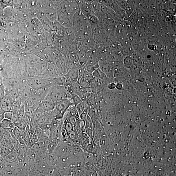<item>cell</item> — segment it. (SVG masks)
<instances>
[{"label": "cell", "mask_w": 176, "mask_h": 176, "mask_svg": "<svg viewBox=\"0 0 176 176\" xmlns=\"http://www.w3.org/2000/svg\"><path fill=\"white\" fill-rule=\"evenodd\" d=\"M25 64L24 77L28 78L41 76L45 71L47 63L39 56L28 54L24 56Z\"/></svg>", "instance_id": "obj_1"}, {"label": "cell", "mask_w": 176, "mask_h": 176, "mask_svg": "<svg viewBox=\"0 0 176 176\" xmlns=\"http://www.w3.org/2000/svg\"><path fill=\"white\" fill-rule=\"evenodd\" d=\"M71 94L68 92L67 87L55 85L50 88L44 100L56 103L67 99L71 100Z\"/></svg>", "instance_id": "obj_2"}, {"label": "cell", "mask_w": 176, "mask_h": 176, "mask_svg": "<svg viewBox=\"0 0 176 176\" xmlns=\"http://www.w3.org/2000/svg\"><path fill=\"white\" fill-rule=\"evenodd\" d=\"M26 79L27 84L36 91L44 89H49L56 85L54 79L41 76L26 78Z\"/></svg>", "instance_id": "obj_3"}, {"label": "cell", "mask_w": 176, "mask_h": 176, "mask_svg": "<svg viewBox=\"0 0 176 176\" xmlns=\"http://www.w3.org/2000/svg\"><path fill=\"white\" fill-rule=\"evenodd\" d=\"M79 11L78 1H62L58 8L59 13L71 16Z\"/></svg>", "instance_id": "obj_4"}, {"label": "cell", "mask_w": 176, "mask_h": 176, "mask_svg": "<svg viewBox=\"0 0 176 176\" xmlns=\"http://www.w3.org/2000/svg\"><path fill=\"white\" fill-rule=\"evenodd\" d=\"M73 27L77 31L83 29L91 30L87 18L80 11L73 16Z\"/></svg>", "instance_id": "obj_5"}, {"label": "cell", "mask_w": 176, "mask_h": 176, "mask_svg": "<svg viewBox=\"0 0 176 176\" xmlns=\"http://www.w3.org/2000/svg\"><path fill=\"white\" fill-rule=\"evenodd\" d=\"M73 105L71 100L67 99L56 103L55 108L53 110L54 118L61 120L64 117L68 108Z\"/></svg>", "instance_id": "obj_6"}, {"label": "cell", "mask_w": 176, "mask_h": 176, "mask_svg": "<svg viewBox=\"0 0 176 176\" xmlns=\"http://www.w3.org/2000/svg\"><path fill=\"white\" fill-rule=\"evenodd\" d=\"M120 50H116L107 54L105 60L112 67L117 68L120 64L122 58Z\"/></svg>", "instance_id": "obj_7"}, {"label": "cell", "mask_w": 176, "mask_h": 176, "mask_svg": "<svg viewBox=\"0 0 176 176\" xmlns=\"http://www.w3.org/2000/svg\"><path fill=\"white\" fill-rule=\"evenodd\" d=\"M63 75L55 64L48 63L45 72L41 77L53 79L63 76Z\"/></svg>", "instance_id": "obj_8"}, {"label": "cell", "mask_w": 176, "mask_h": 176, "mask_svg": "<svg viewBox=\"0 0 176 176\" xmlns=\"http://www.w3.org/2000/svg\"><path fill=\"white\" fill-rule=\"evenodd\" d=\"M78 73V69L75 67L69 70L64 75L67 80L66 87H68L77 83Z\"/></svg>", "instance_id": "obj_9"}, {"label": "cell", "mask_w": 176, "mask_h": 176, "mask_svg": "<svg viewBox=\"0 0 176 176\" xmlns=\"http://www.w3.org/2000/svg\"><path fill=\"white\" fill-rule=\"evenodd\" d=\"M15 101L8 93H5L4 97L0 100V105L4 112L11 111Z\"/></svg>", "instance_id": "obj_10"}, {"label": "cell", "mask_w": 176, "mask_h": 176, "mask_svg": "<svg viewBox=\"0 0 176 176\" xmlns=\"http://www.w3.org/2000/svg\"><path fill=\"white\" fill-rule=\"evenodd\" d=\"M73 16L58 12L57 22L64 28L73 27Z\"/></svg>", "instance_id": "obj_11"}, {"label": "cell", "mask_w": 176, "mask_h": 176, "mask_svg": "<svg viewBox=\"0 0 176 176\" xmlns=\"http://www.w3.org/2000/svg\"><path fill=\"white\" fill-rule=\"evenodd\" d=\"M79 60L78 63L81 66H86L87 62L92 51L88 50L83 46H80L79 49Z\"/></svg>", "instance_id": "obj_12"}, {"label": "cell", "mask_w": 176, "mask_h": 176, "mask_svg": "<svg viewBox=\"0 0 176 176\" xmlns=\"http://www.w3.org/2000/svg\"><path fill=\"white\" fill-rule=\"evenodd\" d=\"M80 11L87 18L91 15V1H78Z\"/></svg>", "instance_id": "obj_13"}, {"label": "cell", "mask_w": 176, "mask_h": 176, "mask_svg": "<svg viewBox=\"0 0 176 176\" xmlns=\"http://www.w3.org/2000/svg\"><path fill=\"white\" fill-rule=\"evenodd\" d=\"M92 35L91 30L83 29L77 31L75 34V40L81 43Z\"/></svg>", "instance_id": "obj_14"}, {"label": "cell", "mask_w": 176, "mask_h": 176, "mask_svg": "<svg viewBox=\"0 0 176 176\" xmlns=\"http://www.w3.org/2000/svg\"><path fill=\"white\" fill-rule=\"evenodd\" d=\"M56 103L43 100L37 108L43 112L53 111L55 109Z\"/></svg>", "instance_id": "obj_15"}, {"label": "cell", "mask_w": 176, "mask_h": 176, "mask_svg": "<svg viewBox=\"0 0 176 176\" xmlns=\"http://www.w3.org/2000/svg\"><path fill=\"white\" fill-rule=\"evenodd\" d=\"M81 45L85 48L92 51L95 49L97 43L94 40L93 35L88 37L82 42H81Z\"/></svg>", "instance_id": "obj_16"}, {"label": "cell", "mask_w": 176, "mask_h": 176, "mask_svg": "<svg viewBox=\"0 0 176 176\" xmlns=\"http://www.w3.org/2000/svg\"><path fill=\"white\" fill-rule=\"evenodd\" d=\"M55 64L64 75H65L68 71L64 56L56 60Z\"/></svg>", "instance_id": "obj_17"}, {"label": "cell", "mask_w": 176, "mask_h": 176, "mask_svg": "<svg viewBox=\"0 0 176 176\" xmlns=\"http://www.w3.org/2000/svg\"><path fill=\"white\" fill-rule=\"evenodd\" d=\"M102 59V58L99 54L93 50L88 60L86 65L88 64L94 65H99V61Z\"/></svg>", "instance_id": "obj_18"}, {"label": "cell", "mask_w": 176, "mask_h": 176, "mask_svg": "<svg viewBox=\"0 0 176 176\" xmlns=\"http://www.w3.org/2000/svg\"><path fill=\"white\" fill-rule=\"evenodd\" d=\"M75 64H77L79 61V55L78 50L69 51L67 55ZM66 55V56H67Z\"/></svg>", "instance_id": "obj_19"}, {"label": "cell", "mask_w": 176, "mask_h": 176, "mask_svg": "<svg viewBox=\"0 0 176 176\" xmlns=\"http://www.w3.org/2000/svg\"><path fill=\"white\" fill-rule=\"evenodd\" d=\"M0 127L4 129H14L15 127L13 121L4 118L0 124Z\"/></svg>", "instance_id": "obj_20"}, {"label": "cell", "mask_w": 176, "mask_h": 176, "mask_svg": "<svg viewBox=\"0 0 176 176\" xmlns=\"http://www.w3.org/2000/svg\"><path fill=\"white\" fill-rule=\"evenodd\" d=\"M13 122L15 127L20 130H24L27 127V123L21 118L17 117Z\"/></svg>", "instance_id": "obj_21"}, {"label": "cell", "mask_w": 176, "mask_h": 176, "mask_svg": "<svg viewBox=\"0 0 176 176\" xmlns=\"http://www.w3.org/2000/svg\"><path fill=\"white\" fill-rule=\"evenodd\" d=\"M93 77L99 79L100 80L105 79L107 75L99 68H97L92 73Z\"/></svg>", "instance_id": "obj_22"}, {"label": "cell", "mask_w": 176, "mask_h": 176, "mask_svg": "<svg viewBox=\"0 0 176 176\" xmlns=\"http://www.w3.org/2000/svg\"><path fill=\"white\" fill-rule=\"evenodd\" d=\"M87 18L91 28L97 26L100 23L99 19L95 15H91Z\"/></svg>", "instance_id": "obj_23"}, {"label": "cell", "mask_w": 176, "mask_h": 176, "mask_svg": "<svg viewBox=\"0 0 176 176\" xmlns=\"http://www.w3.org/2000/svg\"><path fill=\"white\" fill-rule=\"evenodd\" d=\"M53 79L56 85L63 86H66L67 80L64 75Z\"/></svg>", "instance_id": "obj_24"}, {"label": "cell", "mask_w": 176, "mask_h": 176, "mask_svg": "<svg viewBox=\"0 0 176 176\" xmlns=\"http://www.w3.org/2000/svg\"><path fill=\"white\" fill-rule=\"evenodd\" d=\"M17 154L15 152H12L5 157L4 161L11 162L15 161L17 158Z\"/></svg>", "instance_id": "obj_25"}, {"label": "cell", "mask_w": 176, "mask_h": 176, "mask_svg": "<svg viewBox=\"0 0 176 176\" xmlns=\"http://www.w3.org/2000/svg\"><path fill=\"white\" fill-rule=\"evenodd\" d=\"M71 101L72 104L75 106L82 102V100L77 94L73 93L71 94Z\"/></svg>", "instance_id": "obj_26"}, {"label": "cell", "mask_w": 176, "mask_h": 176, "mask_svg": "<svg viewBox=\"0 0 176 176\" xmlns=\"http://www.w3.org/2000/svg\"><path fill=\"white\" fill-rule=\"evenodd\" d=\"M87 104L84 101H82L77 104L76 106V108L78 112L81 114L84 112L86 109L87 108Z\"/></svg>", "instance_id": "obj_27"}, {"label": "cell", "mask_w": 176, "mask_h": 176, "mask_svg": "<svg viewBox=\"0 0 176 176\" xmlns=\"http://www.w3.org/2000/svg\"><path fill=\"white\" fill-rule=\"evenodd\" d=\"M99 68V65H94L88 64L86 65V70L87 72L92 74L97 68Z\"/></svg>", "instance_id": "obj_28"}, {"label": "cell", "mask_w": 176, "mask_h": 176, "mask_svg": "<svg viewBox=\"0 0 176 176\" xmlns=\"http://www.w3.org/2000/svg\"><path fill=\"white\" fill-rule=\"evenodd\" d=\"M115 2L122 9L125 10L128 5V2L125 1H115Z\"/></svg>", "instance_id": "obj_29"}, {"label": "cell", "mask_w": 176, "mask_h": 176, "mask_svg": "<svg viewBox=\"0 0 176 176\" xmlns=\"http://www.w3.org/2000/svg\"><path fill=\"white\" fill-rule=\"evenodd\" d=\"M4 118L12 121L13 119V114L12 111H11L4 112Z\"/></svg>", "instance_id": "obj_30"}, {"label": "cell", "mask_w": 176, "mask_h": 176, "mask_svg": "<svg viewBox=\"0 0 176 176\" xmlns=\"http://www.w3.org/2000/svg\"><path fill=\"white\" fill-rule=\"evenodd\" d=\"M57 145V143L54 142L50 143L48 146L47 148L49 153H51Z\"/></svg>", "instance_id": "obj_31"}, {"label": "cell", "mask_w": 176, "mask_h": 176, "mask_svg": "<svg viewBox=\"0 0 176 176\" xmlns=\"http://www.w3.org/2000/svg\"><path fill=\"white\" fill-rule=\"evenodd\" d=\"M5 93V89L4 85L0 86V100L4 97Z\"/></svg>", "instance_id": "obj_32"}, {"label": "cell", "mask_w": 176, "mask_h": 176, "mask_svg": "<svg viewBox=\"0 0 176 176\" xmlns=\"http://www.w3.org/2000/svg\"><path fill=\"white\" fill-rule=\"evenodd\" d=\"M4 159H3L2 156L0 154V165L3 164L4 162Z\"/></svg>", "instance_id": "obj_33"}, {"label": "cell", "mask_w": 176, "mask_h": 176, "mask_svg": "<svg viewBox=\"0 0 176 176\" xmlns=\"http://www.w3.org/2000/svg\"><path fill=\"white\" fill-rule=\"evenodd\" d=\"M4 119V114H0V124Z\"/></svg>", "instance_id": "obj_34"}, {"label": "cell", "mask_w": 176, "mask_h": 176, "mask_svg": "<svg viewBox=\"0 0 176 176\" xmlns=\"http://www.w3.org/2000/svg\"><path fill=\"white\" fill-rule=\"evenodd\" d=\"M3 134H0V142H1L3 139Z\"/></svg>", "instance_id": "obj_35"}]
</instances>
